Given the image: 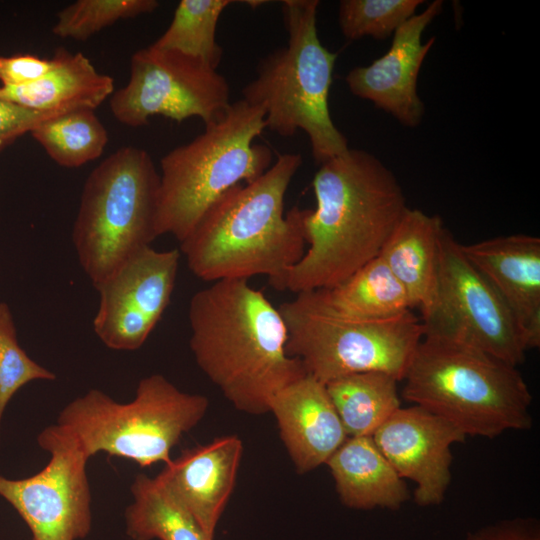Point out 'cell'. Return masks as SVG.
<instances>
[{"mask_svg":"<svg viewBox=\"0 0 540 540\" xmlns=\"http://www.w3.org/2000/svg\"><path fill=\"white\" fill-rule=\"evenodd\" d=\"M512 315L527 350L540 345V239L513 234L463 245Z\"/></svg>","mask_w":540,"mask_h":540,"instance_id":"16","label":"cell"},{"mask_svg":"<svg viewBox=\"0 0 540 540\" xmlns=\"http://www.w3.org/2000/svg\"><path fill=\"white\" fill-rule=\"evenodd\" d=\"M51 69L38 80L0 87V99L25 108L54 114L96 109L114 92L112 77L99 73L81 52L55 50Z\"/></svg>","mask_w":540,"mask_h":540,"instance_id":"19","label":"cell"},{"mask_svg":"<svg viewBox=\"0 0 540 540\" xmlns=\"http://www.w3.org/2000/svg\"><path fill=\"white\" fill-rule=\"evenodd\" d=\"M397 382L389 374L371 371L325 384L348 437L372 436L401 407Z\"/></svg>","mask_w":540,"mask_h":540,"instance_id":"24","label":"cell"},{"mask_svg":"<svg viewBox=\"0 0 540 540\" xmlns=\"http://www.w3.org/2000/svg\"><path fill=\"white\" fill-rule=\"evenodd\" d=\"M30 134L56 164L66 168H77L99 158L108 143V132L91 109L45 119Z\"/></svg>","mask_w":540,"mask_h":540,"instance_id":"25","label":"cell"},{"mask_svg":"<svg viewBox=\"0 0 540 540\" xmlns=\"http://www.w3.org/2000/svg\"><path fill=\"white\" fill-rule=\"evenodd\" d=\"M243 3H245L246 5L250 6L251 8H256L260 5H262L263 3H265V1L263 0H247V1H243Z\"/></svg>","mask_w":540,"mask_h":540,"instance_id":"33","label":"cell"},{"mask_svg":"<svg viewBox=\"0 0 540 540\" xmlns=\"http://www.w3.org/2000/svg\"><path fill=\"white\" fill-rule=\"evenodd\" d=\"M269 412L300 474L325 464L348 438L325 384L309 374L278 392Z\"/></svg>","mask_w":540,"mask_h":540,"instance_id":"18","label":"cell"},{"mask_svg":"<svg viewBox=\"0 0 540 540\" xmlns=\"http://www.w3.org/2000/svg\"><path fill=\"white\" fill-rule=\"evenodd\" d=\"M130 490L124 517L131 540H214L157 476L137 474Z\"/></svg>","mask_w":540,"mask_h":540,"instance_id":"23","label":"cell"},{"mask_svg":"<svg viewBox=\"0 0 540 540\" xmlns=\"http://www.w3.org/2000/svg\"><path fill=\"white\" fill-rule=\"evenodd\" d=\"M309 292L324 308L349 319H386L412 309L406 290L379 256L338 285Z\"/></svg>","mask_w":540,"mask_h":540,"instance_id":"22","label":"cell"},{"mask_svg":"<svg viewBox=\"0 0 540 540\" xmlns=\"http://www.w3.org/2000/svg\"><path fill=\"white\" fill-rule=\"evenodd\" d=\"M180 254L147 246L94 286L99 306L93 329L106 347L134 351L146 342L170 303Z\"/></svg>","mask_w":540,"mask_h":540,"instance_id":"13","label":"cell"},{"mask_svg":"<svg viewBox=\"0 0 540 540\" xmlns=\"http://www.w3.org/2000/svg\"><path fill=\"white\" fill-rule=\"evenodd\" d=\"M317 0H284L288 43L266 55L242 90L243 100L265 112V128L283 136L303 130L316 164L349 149L329 111V91L338 54L317 33Z\"/></svg>","mask_w":540,"mask_h":540,"instance_id":"5","label":"cell"},{"mask_svg":"<svg viewBox=\"0 0 540 540\" xmlns=\"http://www.w3.org/2000/svg\"><path fill=\"white\" fill-rule=\"evenodd\" d=\"M188 319L198 367L241 412L268 413L278 392L308 374L287 353L279 309L247 279L218 280L197 291Z\"/></svg>","mask_w":540,"mask_h":540,"instance_id":"2","label":"cell"},{"mask_svg":"<svg viewBox=\"0 0 540 540\" xmlns=\"http://www.w3.org/2000/svg\"><path fill=\"white\" fill-rule=\"evenodd\" d=\"M56 375L32 360L21 348L10 307L0 302V428L9 401L34 380H55Z\"/></svg>","mask_w":540,"mask_h":540,"instance_id":"29","label":"cell"},{"mask_svg":"<svg viewBox=\"0 0 540 540\" xmlns=\"http://www.w3.org/2000/svg\"><path fill=\"white\" fill-rule=\"evenodd\" d=\"M159 185L152 157L134 146L119 148L87 177L72 241L93 286L159 237Z\"/></svg>","mask_w":540,"mask_h":540,"instance_id":"8","label":"cell"},{"mask_svg":"<svg viewBox=\"0 0 540 540\" xmlns=\"http://www.w3.org/2000/svg\"><path fill=\"white\" fill-rule=\"evenodd\" d=\"M6 145L0 143V151L5 147Z\"/></svg>","mask_w":540,"mask_h":540,"instance_id":"34","label":"cell"},{"mask_svg":"<svg viewBox=\"0 0 540 540\" xmlns=\"http://www.w3.org/2000/svg\"><path fill=\"white\" fill-rule=\"evenodd\" d=\"M402 381L405 400L465 436L494 438L532 425V396L516 366L476 348L423 337Z\"/></svg>","mask_w":540,"mask_h":540,"instance_id":"4","label":"cell"},{"mask_svg":"<svg viewBox=\"0 0 540 540\" xmlns=\"http://www.w3.org/2000/svg\"><path fill=\"white\" fill-rule=\"evenodd\" d=\"M37 442L50 454L48 463L26 478L0 474V496L26 523L32 540H82L93 522L88 458L58 424L44 428Z\"/></svg>","mask_w":540,"mask_h":540,"instance_id":"12","label":"cell"},{"mask_svg":"<svg viewBox=\"0 0 540 540\" xmlns=\"http://www.w3.org/2000/svg\"><path fill=\"white\" fill-rule=\"evenodd\" d=\"M345 506L396 510L410 495L406 483L374 443L372 436L348 437L325 463Z\"/></svg>","mask_w":540,"mask_h":540,"instance_id":"20","label":"cell"},{"mask_svg":"<svg viewBox=\"0 0 540 540\" xmlns=\"http://www.w3.org/2000/svg\"><path fill=\"white\" fill-rule=\"evenodd\" d=\"M423 337L464 344L517 366L527 350L509 310L444 227L431 306L421 313Z\"/></svg>","mask_w":540,"mask_h":540,"instance_id":"10","label":"cell"},{"mask_svg":"<svg viewBox=\"0 0 540 540\" xmlns=\"http://www.w3.org/2000/svg\"><path fill=\"white\" fill-rule=\"evenodd\" d=\"M302 164L285 153L258 179L224 193L180 242V253L199 279L268 277L276 290L303 257L307 242L303 209L285 213L286 192Z\"/></svg>","mask_w":540,"mask_h":540,"instance_id":"3","label":"cell"},{"mask_svg":"<svg viewBox=\"0 0 540 540\" xmlns=\"http://www.w3.org/2000/svg\"><path fill=\"white\" fill-rule=\"evenodd\" d=\"M264 117L261 107L238 100L196 138L161 158L158 236L183 241L224 193L272 166L271 148L254 143L265 129Z\"/></svg>","mask_w":540,"mask_h":540,"instance_id":"6","label":"cell"},{"mask_svg":"<svg viewBox=\"0 0 540 540\" xmlns=\"http://www.w3.org/2000/svg\"><path fill=\"white\" fill-rule=\"evenodd\" d=\"M158 6L156 0H78L57 13L52 33L85 41L118 20L151 13Z\"/></svg>","mask_w":540,"mask_h":540,"instance_id":"27","label":"cell"},{"mask_svg":"<svg viewBox=\"0 0 540 540\" xmlns=\"http://www.w3.org/2000/svg\"><path fill=\"white\" fill-rule=\"evenodd\" d=\"M467 540H540V533L534 522L506 520L478 530Z\"/></svg>","mask_w":540,"mask_h":540,"instance_id":"32","label":"cell"},{"mask_svg":"<svg viewBox=\"0 0 540 540\" xmlns=\"http://www.w3.org/2000/svg\"><path fill=\"white\" fill-rule=\"evenodd\" d=\"M444 227L439 216L408 208L378 255L421 313L435 298Z\"/></svg>","mask_w":540,"mask_h":540,"instance_id":"21","label":"cell"},{"mask_svg":"<svg viewBox=\"0 0 540 540\" xmlns=\"http://www.w3.org/2000/svg\"><path fill=\"white\" fill-rule=\"evenodd\" d=\"M230 105L229 84L217 69L152 45L133 53L127 84L110 97L114 118L129 127L147 125L156 115L176 122L198 117L207 125Z\"/></svg>","mask_w":540,"mask_h":540,"instance_id":"11","label":"cell"},{"mask_svg":"<svg viewBox=\"0 0 540 540\" xmlns=\"http://www.w3.org/2000/svg\"><path fill=\"white\" fill-rule=\"evenodd\" d=\"M53 63L50 59L34 55L0 56V82L3 87L32 83L47 73Z\"/></svg>","mask_w":540,"mask_h":540,"instance_id":"30","label":"cell"},{"mask_svg":"<svg viewBox=\"0 0 540 540\" xmlns=\"http://www.w3.org/2000/svg\"><path fill=\"white\" fill-rule=\"evenodd\" d=\"M442 7L441 0L430 3L395 31L392 45L382 57L368 66L351 69L345 77L350 92L371 101L402 125L418 126L425 112L417 91L418 75L435 41L431 38L423 43L422 34Z\"/></svg>","mask_w":540,"mask_h":540,"instance_id":"15","label":"cell"},{"mask_svg":"<svg viewBox=\"0 0 540 540\" xmlns=\"http://www.w3.org/2000/svg\"><path fill=\"white\" fill-rule=\"evenodd\" d=\"M242 453L237 435L221 436L184 449L157 475L211 539L234 490Z\"/></svg>","mask_w":540,"mask_h":540,"instance_id":"17","label":"cell"},{"mask_svg":"<svg viewBox=\"0 0 540 540\" xmlns=\"http://www.w3.org/2000/svg\"><path fill=\"white\" fill-rule=\"evenodd\" d=\"M60 114L34 111L0 99V143L8 145L41 121Z\"/></svg>","mask_w":540,"mask_h":540,"instance_id":"31","label":"cell"},{"mask_svg":"<svg viewBox=\"0 0 540 540\" xmlns=\"http://www.w3.org/2000/svg\"><path fill=\"white\" fill-rule=\"evenodd\" d=\"M466 436L441 417L414 405L400 407L372 435L398 475L415 483V502L440 504L451 481V446Z\"/></svg>","mask_w":540,"mask_h":540,"instance_id":"14","label":"cell"},{"mask_svg":"<svg viewBox=\"0 0 540 540\" xmlns=\"http://www.w3.org/2000/svg\"><path fill=\"white\" fill-rule=\"evenodd\" d=\"M278 309L287 327V353L323 384L371 371L402 381L424 335L411 310L386 319H349L324 308L310 292L296 294Z\"/></svg>","mask_w":540,"mask_h":540,"instance_id":"9","label":"cell"},{"mask_svg":"<svg viewBox=\"0 0 540 540\" xmlns=\"http://www.w3.org/2000/svg\"><path fill=\"white\" fill-rule=\"evenodd\" d=\"M231 0H181L170 25L152 46L198 59L217 69L223 49L216 41L220 16Z\"/></svg>","mask_w":540,"mask_h":540,"instance_id":"26","label":"cell"},{"mask_svg":"<svg viewBox=\"0 0 540 540\" xmlns=\"http://www.w3.org/2000/svg\"><path fill=\"white\" fill-rule=\"evenodd\" d=\"M315 209H303L307 249L280 291L328 289L377 257L409 208L394 173L373 154L349 148L319 165Z\"/></svg>","mask_w":540,"mask_h":540,"instance_id":"1","label":"cell"},{"mask_svg":"<svg viewBox=\"0 0 540 540\" xmlns=\"http://www.w3.org/2000/svg\"><path fill=\"white\" fill-rule=\"evenodd\" d=\"M208 407L206 396L183 392L163 375L152 374L139 381L128 403L90 389L60 411L56 424L74 437L88 459L104 452L149 467L172 460L173 447Z\"/></svg>","mask_w":540,"mask_h":540,"instance_id":"7","label":"cell"},{"mask_svg":"<svg viewBox=\"0 0 540 540\" xmlns=\"http://www.w3.org/2000/svg\"><path fill=\"white\" fill-rule=\"evenodd\" d=\"M422 3V0H343L339 4V26L349 40L368 36L386 39L393 36Z\"/></svg>","mask_w":540,"mask_h":540,"instance_id":"28","label":"cell"}]
</instances>
